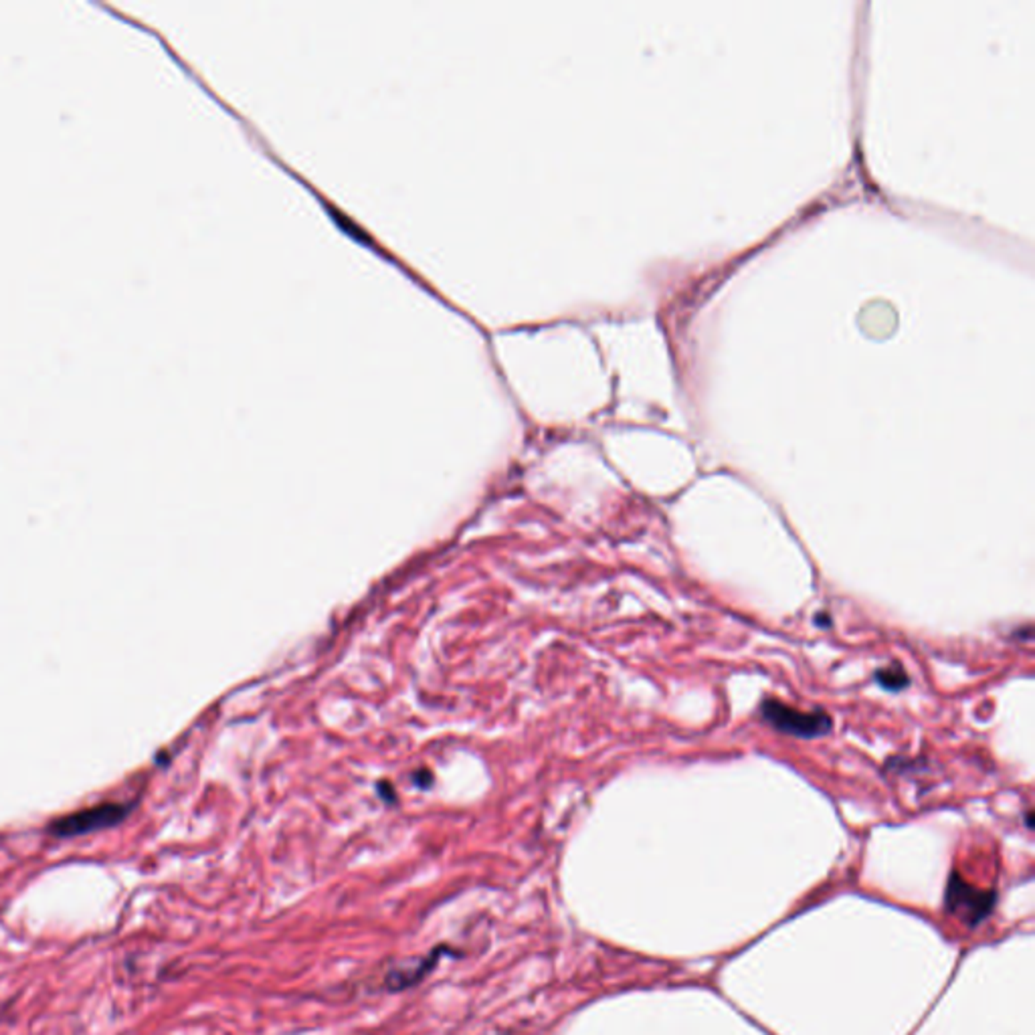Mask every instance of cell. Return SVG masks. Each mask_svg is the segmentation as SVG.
<instances>
[{
	"label": "cell",
	"instance_id": "3957f363",
	"mask_svg": "<svg viewBox=\"0 0 1035 1035\" xmlns=\"http://www.w3.org/2000/svg\"><path fill=\"white\" fill-rule=\"evenodd\" d=\"M946 902H949L951 911L968 924H977L985 916H989L991 908L995 904L993 892L975 890L968 886L963 878L952 874L949 882V892H946Z\"/></svg>",
	"mask_w": 1035,
	"mask_h": 1035
},
{
	"label": "cell",
	"instance_id": "277c9868",
	"mask_svg": "<svg viewBox=\"0 0 1035 1035\" xmlns=\"http://www.w3.org/2000/svg\"><path fill=\"white\" fill-rule=\"evenodd\" d=\"M447 951H449L447 946H437V949L429 952L423 960H419V965L409 967V968H395V971H390L387 975L384 985H387L389 991H405L413 985H417V983L423 981L427 975L433 971L435 965H437L439 959L443 957V952H447Z\"/></svg>",
	"mask_w": 1035,
	"mask_h": 1035
},
{
	"label": "cell",
	"instance_id": "5b68a950",
	"mask_svg": "<svg viewBox=\"0 0 1035 1035\" xmlns=\"http://www.w3.org/2000/svg\"><path fill=\"white\" fill-rule=\"evenodd\" d=\"M876 682L884 687V690H890V692H900L904 690L908 686V674L904 670L900 668V665H892V668H882L878 670L876 674Z\"/></svg>",
	"mask_w": 1035,
	"mask_h": 1035
},
{
	"label": "cell",
	"instance_id": "6da1fadb",
	"mask_svg": "<svg viewBox=\"0 0 1035 1035\" xmlns=\"http://www.w3.org/2000/svg\"><path fill=\"white\" fill-rule=\"evenodd\" d=\"M760 714L766 724H771L774 730L782 732V734L799 736V738H819L825 736L831 730L830 714L822 712V710H811L805 712L799 708H790L785 702L766 698L760 704Z\"/></svg>",
	"mask_w": 1035,
	"mask_h": 1035
},
{
	"label": "cell",
	"instance_id": "7a4b0ae2",
	"mask_svg": "<svg viewBox=\"0 0 1035 1035\" xmlns=\"http://www.w3.org/2000/svg\"><path fill=\"white\" fill-rule=\"evenodd\" d=\"M125 813H128L125 805L103 803L98 805V807L71 813L68 817L57 819V822L51 825V833L59 835V838H73V835L92 833L103 830V827H112L116 823H120L125 817Z\"/></svg>",
	"mask_w": 1035,
	"mask_h": 1035
}]
</instances>
